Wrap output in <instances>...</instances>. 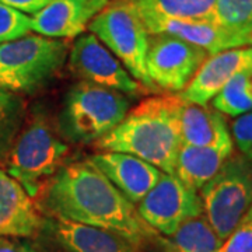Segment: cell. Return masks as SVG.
I'll return each instance as SVG.
<instances>
[{
  "label": "cell",
  "mask_w": 252,
  "mask_h": 252,
  "mask_svg": "<svg viewBox=\"0 0 252 252\" xmlns=\"http://www.w3.org/2000/svg\"><path fill=\"white\" fill-rule=\"evenodd\" d=\"M41 203L51 216L115 233L137 248L157 237L135 205L89 160L72 162L56 172Z\"/></svg>",
  "instance_id": "1"
},
{
  "label": "cell",
  "mask_w": 252,
  "mask_h": 252,
  "mask_svg": "<svg viewBox=\"0 0 252 252\" xmlns=\"http://www.w3.org/2000/svg\"><path fill=\"white\" fill-rule=\"evenodd\" d=\"M180 104V95L144 99L117 127L97 140L95 147L101 152L132 154L174 175L181 147Z\"/></svg>",
  "instance_id": "2"
},
{
  "label": "cell",
  "mask_w": 252,
  "mask_h": 252,
  "mask_svg": "<svg viewBox=\"0 0 252 252\" xmlns=\"http://www.w3.org/2000/svg\"><path fill=\"white\" fill-rule=\"evenodd\" d=\"M70 48L67 41L26 35L0 44V87L14 94H32L62 69Z\"/></svg>",
  "instance_id": "3"
},
{
  "label": "cell",
  "mask_w": 252,
  "mask_h": 252,
  "mask_svg": "<svg viewBox=\"0 0 252 252\" xmlns=\"http://www.w3.org/2000/svg\"><path fill=\"white\" fill-rule=\"evenodd\" d=\"M129 108L125 94L81 80L64 98L62 127L73 142H97L124 121Z\"/></svg>",
  "instance_id": "4"
},
{
  "label": "cell",
  "mask_w": 252,
  "mask_h": 252,
  "mask_svg": "<svg viewBox=\"0 0 252 252\" xmlns=\"http://www.w3.org/2000/svg\"><path fill=\"white\" fill-rule=\"evenodd\" d=\"M87 30L117 56L132 77L144 87L154 89L146 70L150 34L132 0H109L108 4L91 20Z\"/></svg>",
  "instance_id": "5"
},
{
  "label": "cell",
  "mask_w": 252,
  "mask_h": 252,
  "mask_svg": "<svg viewBox=\"0 0 252 252\" xmlns=\"http://www.w3.org/2000/svg\"><path fill=\"white\" fill-rule=\"evenodd\" d=\"M205 219L223 241L252 206V160L230 156L220 171L200 188Z\"/></svg>",
  "instance_id": "6"
},
{
  "label": "cell",
  "mask_w": 252,
  "mask_h": 252,
  "mask_svg": "<svg viewBox=\"0 0 252 252\" xmlns=\"http://www.w3.org/2000/svg\"><path fill=\"white\" fill-rule=\"evenodd\" d=\"M69 147L41 119L23 126L6 158V172L36 198L45 180L59 171Z\"/></svg>",
  "instance_id": "7"
},
{
  "label": "cell",
  "mask_w": 252,
  "mask_h": 252,
  "mask_svg": "<svg viewBox=\"0 0 252 252\" xmlns=\"http://www.w3.org/2000/svg\"><path fill=\"white\" fill-rule=\"evenodd\" d=\"M137 205V213L144 223L164 235L174 234L181 224L203 213L196 190L165 172H161L156 185Z\"/></svg>",
  "instance_id": "8"
},
{
  "label": "cell",
  "mask_w": 252,
  "mask_h": 252,
  "mask_svg": "<svg viewBox=\"0 0 252 252\" xmlns=\"http://www.w3.org/2000/svg\"><path fill=\"white\" fill-rule=\"evenodd\" d=\"M210 55L203 48L168 34L150 35L146 70L153 86L182 91Z\"/></svg>",
  "instance_id": "9"
},
{
  "label": "cell",
  "mask_w": 252,
  "mask_h": 252,
  "mask_svg": "<svg viewBox=\"0 0 252 252\" xmlns=\"http://www.w3.org/2000/svg\"><path fill=\"white\" fill-rule=\"evenodd\" d=\"M69 66L81 80L122 94H137L139 83L94 34L77 36L69 51Z\"/></svg>",
  "instance_id": "10"
},
{
  "label": "cell",
  "mask_w": 252,
  "mask_h": 252,
  "mask_svg": "<svg viewBox=\"0 0 252 252\" xmlns=\"http://www.w3.org/2000/svg\"><path fill=\"white\" fill-rule=\"evenodd\" d=\"M248 69H252V46L210 55L182 90L180 98L190 104L207 105L235 74Z\"/></svg>",
  "instance_id": "11"
},
{
  "label": "cell",
  "mask_w": 252,
  "mask_h": 252,
  "mask_svg": "<svg viewBox=\"0 0 252 252\" xmlns=\"http://www.w3.org/2000/svg\"><path fill=\"white\" fill-rule=\"evenodd\" d=\"M109 0H49L44 9L32 14L31 30L38 35L55 39H73L81 35L91 20Z\"/></svg>",
  "instance_id": "12"
},
{
  "label": "cell",
  "mask_w": 252,
  "mask_h": 252,
  "mask_svg": "<svg viewBox=\"0 0 252 252\" xmlns=\"http://www.w3.org/2000/svg\"><path fill=\"white\" fill-rule=\"evenodd\" d=\"M89 161L97 167L133 205H137L158 181L161 171L132 154L101 152Z\"/></svg>",
  "instance_id": "13"
},
{
  "label": "cell",
  "mask_w": 252,
  "mask_h": 252,
  "mask_svg": "<svg viewBox=\"0 0 252 252\" xmlns=\"http://www.w3.org/2000/svg\"><path fill=\"white\" fill-rule=\"evenodd\" d=\"M150 35L168 34L203 48L209 55L247 46L244 34L233 32L209 20H158L144 24Z\"/></svg>",
  "instance_id": "14"
},
{
  "label": "cell",
  "mask_w": 252,
  "mask_h": 252,
  "mask_svg": "<svg viewBox=\"0 0 252 252\" xmlns=\"http://www.w3.org/2000/svg\"><path fill=\"white\" fill-rule=\"evenodd\" d=\"M44 224L32 198L0 170V237H32Z\"/></svg>",
  "instance_id": "15"
},
{
  "label": "cell",
  "mask_w": 252,
  "mask_h": 252,
  "mask_svg": "<svg viewBox=\"0 0 252 252\" xmlns=\"http://www.w3.org/2000/svg\"><path fill=\"white\" fill-rule=\"evenodd\" d=\"M44 224L66 252H139L126 238L98 227L59 216H52Z\"/></svg>",
  "instance_id": "16"
},
{
  "label": "cell",
  "mask_w": 252,
  "mask_h": 252,
  "mask_svg": "<svg viewBox=\"0 0 252 252\" xmlns=\"http://www.w3.org/2000/svg\"><path fill=\"white\" fill-rule=\"evenodd\" d=\"M181 146H219L233 142L225 118L217 109L207 105L190 104L181 99L178 108Z\"/></svg>",
  "instance_id": "17"
},
{
  "label": "cell",
  "mask_w": 252,
  "mask_h": 252,
  "mask_svg": "<svg viewBox=\"0 0 252 252\" xmlns=\"http://www.w3.org/2000/svg\"><path fill=\"white\" fill-rule=\"evenodd\" d=\"M233 154V142L199 147L182 144L177 156L174 175L188 188L199 190L212 180Z\"/></svg>",
  "instance_id": "18"
},
{
  "label": "cell",
  "mask_w": 252,
  "mask_h": 252,
  "mask_svg": "<svg viewBox=\"0 0 252 252\" xmlns=\"http://www.w3.org/2000/svg\"><path fill=\"white\" fill-rule=\"evenodd\" d=\"M217 0H132L143 24L158 20L215 21Z\"/></svg>",
  "instance_id": "19"
},
{
  "label": "cell",
  "mask_w": 252,
  "mask_h": 252,
  "mask_svg": "<svg viewBox=\"0 0 252 252\" xmlns=\"http://www.w3.org/2000/svg\"><path fill=\"white\" fill-rule=\"evenodd\" d=\"M164 244L168 252H216L221 240L200 215L181 224Z\"/></svg>",
  "instance_id": "20"
},
{
  "label": "cell",
  "mask_w": 252,
  "mask_h": 252,
  "mask_svg": "<svg viewBox=\"0 0 252 252\" xmlns=\"http://www.w3.org/2000/svg\"><path fill=\"white\" fill-rule=\"evenodd\" d=\"M26 102L23 98L0 87V164L6 161L13 144L26 121Z\"/></svg>",
  "instance_id": "21"
},
{
  "label": "cell",
  "mask_w": 252,
  "mask_h": 252,
  "mask_svg": "<svg viewBox=\"0 0 252 252\" xmlns=\"http://www.w3.org/2000/svg\"><path fill=\"white\" fill-rule=\"evenodd\" d=\"M213 108L230 117H240L252 111V69L235 74L225 84L213 98Z\"/></svg>",
  "instance_id": "22"
},
{
  "label": "cell",
  "mask_w": 252,
  "mask_h": 252,
  "mask_svg": "<svg viewBox=\"0 0 252 252\" xmlns=\"http://www.w3.org/2000/svg\"><path fill=\"white\" fill-rule=\"evenodd\" d=\"M215 20L220 27L245 35L252 24V0H217Z\"/></svg>",
  "instance_id": "23"
},
{
  "label": "cell",
  "mask_w": 252,
  "mask_h": 252,
  "mask_svg": "<svg viewBox=\"0 0 252 252\" xmlns=\"http://www.w3.org/2000/svg\"><path fill=\"white\" fill-rule=\"evenodd\" d=\"M31 17L0 3V44L16 41L30 34Z\"/></svg>",
  "instance_id": "24"
},
{
  "label": "cell",
  "mask_w": 252,
  "mask_h": 252,
  "mask_svg": "<svg viewBox=\"0 0 252 252\" xmlns=\"http://www.w3.org/2000/svg\"><path fill=\"white\" fill-rule=\"evenodd\" d=\"M216 252H252V215L250 210L231 234L221 241Z\"/></svg>",
  "instance_id": "25"
},
{
  "label": "cell",
  "mask_w": 252,
  "mask_h": 252,
  "mask_svg": "<svg viewBox=\"0 0 252 252\" xmlns=\"http://www.w3.org/2000/svg\"><path fill=\"white\" fill-rule=\"evenodd\" d=\"M233 136L238 149L252 160V112L240 115L233 122Z\"/></svg>",
  "instance_id": "26"
},
{
  "label": "cell",
  "mask_w": 252,
  "mask_h": 252,
  "mask_svg": "<svg viewBox=\"0 0 252 252\" xmlns=\"http://www.w3.org/2000/svg\"><path fill=\"white\" fill-rule=\"evenodd\" d=\"M1 4H6L11 9H16L24 14H35L44 9L49 0H0Z\"/></svg>",
  "instance_id": "27"
},
{
  "label": "cell",
  "mask_w": 252,
  "mask_h": 252,
  "mask_svg": "<svg viewBox=\"0 0 252 252\" xmlns=\"http://www.w3.org/2000/svg\"><path fill=\"white\" fill-rule=\"evenodd\" d=\"M0 252H36L27 244L11 240L9 237H0Z\"/></svg>",
  "instance_id": "28"
},
{
  "label": "cell",
  "mask_w": 252,
  "mask_h": 252,
  "mask_svg": "<svg viewBox=\"0 0 252 252\" xmlns=\"http://www.w3.org/2000/svg\"><path fill=\"white\" fill-rule=\"evenodd\" d=\"M245 38H247V45L252 46V24L245 31Z\"/></svg>",
  "instance_id": "29"
},
{
  "label": "cell",
  "mask_w": 252,
  "mask_h": 252,
  "mask_svg": "<svg viewBox=\"0 0 252 252\" xmlns=\"http://www.w3.org/2000/svg\"><path fill=\"white\" fill-rule=\"evenodd\" d=\"M250 212H251V215H252V206H251V209H250Z\"/></svg>",
  "instance_id": "30"
}]
</instances>
